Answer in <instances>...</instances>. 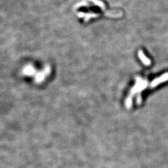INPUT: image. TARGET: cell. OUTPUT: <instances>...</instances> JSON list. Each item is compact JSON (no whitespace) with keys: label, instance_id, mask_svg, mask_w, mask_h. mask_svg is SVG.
<instances>
[{"label":"cell","instance_id":"6da1fadb","mask_svg":"<svg viewBox=\"0 0 168 168\" xmlns=\"http://www.w3.org/2000/svg\"><path fill=\"white\" fill-rule=\"evenodd\" d=\"M167 81H168V73H166V74L162 75L159 78H155L154 80H153L151 82V83L150 84V87L154 88L159 84L163 83L164 82H166Z\"/></svg>","mask_w":168,"mask_h":168},{"label":"cell","instance_id":"7a4b0ae2","mask_svg":"<svg viewBox=\"0 0 168 168\" xmlns=\"http://www.w3.org/2000/svg\"><path fill=\"white\" fill-rule=\"evenodd\" d=\"M138 57L139 58V59L142 61V63H143L144 65L145 66H150L151 64V60H150L148 58H147L146 57V56L144 54V52H143V50H139L138 51Z\"/></svg>","mask_w":168,"mask_h":168},{"label":"cell","instance_id":"3957f363","mask_svg":"<svg viewBox=\"0 0 168 168\" xmlns=\"http://www.w3.org/2000/svg\"><path fill=\"white\" fill-rule=\"evenodd\" d=\"M143 82V80L141 79V78H139L138 77L136 78V84L134 85V87L132 88V89L130 90V96H133V95H135L136 93H138V90H139V88L141 84V83H142Z\"/></svg>","mask_w":168,"mask_h":168},{"label":"cell","instance_id":"277c9868","mask_svg":"<svg viewBox=\"0 0 168 168\" xmlns=\"http://www.w3.org/2000/svg\"><path fill=\"white\" fill-rule=\"evenodd\" d=\"M147 86H148V81H146V80H145V81L143 80V82H142V83H141V85H140V87L139 88V90H138V93H139L140 92L145 90V88L147 87Z\"/></svg>","mask_w":168,"mask_h":168},{"label":"cell","instance_id":"5b68a950","mask_svg":"<svg viewBox=\"0 0 168 168\" xmlns=\"http://www.w3.org/2000/svg\"><path fill=\"white\" fill-rule=\"evenodd\" d=\"M126 106L128 108H131L132 106V96L129 95L126 100Z\"/></svg>","mask_w":168,"mask_h":168},{"label":"cell","instance_id":"8992f818","mask_svg":"<svg viewBox=\"0 0 168 168\" xmlns=\"http://www.w3.org/2000/svg\"><path fill=\"white\" fill-rule=\"evenodd\" d=\"M136 102H137L138 105H140L141 103V102H142V97H141V95L140 94H139L138 95V97L136 99Z\"/></svg>","mask_w":168,"mask_h":168}]
</instances>
